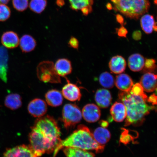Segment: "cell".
Wrapping results in <instances>:
<instances>
[{
  "label": "cell",
  "instance_id": "1",
  "mask_svg": "<svg viewBox=\"0 0 157 157\" xmlns=\"http://www.w3.org/2000/svg\"><path fill=\"white\" fill-rule=\"evenodd\" d=\"M60 135L59 127L53 118L48 115L39 118L29 133V146L39 156L50 154L62 140Z\"/></svg>",
  "mask_w": 157,
  "mask_h": 157
},
{
  "label": "cell",
  "instance_id": "2",
  "mask_svg": "<svg viewBox=\"0 0 157 157\" xmlns=\"http://www.w3.org/2000/svg\"><path fill=\"white\" fill-rule=\"evenodd\" d=\"M120 100L126 108L127 116L125 126H137L142 125L145 117L155 109V107L147 104L148 97L146 95H137L130 91L121 92L118 95Z\"/></svg>",
  "mask_w": 157,
  "mask_h": 157
},
{
  "label": "cell",
  "instance_id": "3",
  "mask_svg": "<svg viewBox=\"0 0 157 157\" xmlns=\"http://www.w3.org/2000/svg\"><path fill=\"white\" fill-rule=\"evenodd\" d=\"M72 147L85 150H95L97 153L102 152L105 146L98 143L94 139L93 134L88 128L80 125L77 129L67 138L61 140L54 151L53 157H56L61 149Z\"/></svg>",
  "mask_w": 157,
  "mask_h": 157
},
{
  "label": "cell",
  "instance_id": "4",
  "mask_svg": "<svg viewBox=\"0 0 157 157\" xmlns=\"http://www.w3.org/2000/svg\"><path fill=\"white\" fill-rule=\"evenodd\" d=\"M114 9L131 19H138L148 11L149 0H111Z\"/></svg>",
  "mask_w": 157,
  "mask_h": 157
},
{
  "label": "cell",
  "instance_id": "5",
  "mask_svg": "<svg viewBox=\"0 0 157 157\" xmlns=\"http://www.w3.org/2000/svg\"><path fill=\"white\" fill-rule=\"evenodd\" d=\"M36 72L39 79L44 83H61L60 76L56 73L52 62L44 61L40 62L37 67Z\"/></svg>",
  "mask_w": 157,
  "mask_h": 157
},
{
  "label": "cell",
  "instance_id": "6",
  "mask_svg": "<svg viewBox=\"0 0 157 157\" xmlns=\"http://www.w3.org/2000/svg\"><path fill=\"white\" fill-rule=\"evenodd\" d=\"M81 111L77 105L72 104H66L62 111V121L67 129L72 128L81 121Z\"/></svg>",
  "mask_w": 157,
  "mask_h": 157
},
{
  "label": "cell",
  "instance_id": "7",
  "mask_svg": "<svg viewBox=\"0 0 157 157\" xmlns=\"http://www.w3.org/2000/svg\"><path fill=\"white\" fill-rule=\"evenodd\" d=\"M3 157H40L30 146L22 145L10 148L4 154Z\"/></svg>",
  "mask_w": 157,
  "mask_h": 157
},
{
  "label": "cell",
  "instance_id": "8",
  "mask_svg": "<svg viewBox=\"0 0 157 157\" xmlns=\"http://www.w3.org/2000/svg\"><path fill=\"white\" fill-rule=\"evenodd\" d=\"M28 110L33 117L40 118L46 114L48 110V107L44 100L36 98L32 100L29 103Z\"/></svg>",
  "mask_w": 157,
  "mask_h": 157
},
{
  "label": "cell",
  "instance_id": "9",
  "mask_svg": "<svg viewBox=\"0 0 157 157\" xmlns=\"http://www.w3.org/2000/svg\"><path fill=\"white\" fill-rule=\"evenodd\" d=\"M67 83L62 90L63 96L70 101H79L82 97L80 88L75 84L72 83L67 79Z\"/></svg>",
  "mask_w": 157,
  "mask_h": 157
},
{
  "label": "cell",
  "instance_id": "10",
  "mask_svg": "<svg viewBox=\"0 0 157 157\" xmlns=\"http://www.w3.org/2000/svg\"><path fill=\"white\" fill-rule=\"evenodd\" d=\"M82 117L88 123H94L99 120L101 115V110L97 105L89 104L84 106L82 112Z\"/></svg>",
  "mask_w": 157,
  "mask_h": 157
},
{
  "label": "cell",
  "instance_id": "11",
  "mask_svg": "<svg viewBox=\"0 0 157 157\" xmlns=\"http://www.w3.org/2000/svg\"><path fill=\"white\" fill-rule=\"evenodd\" d=\"M156 75L152 72H147L141 77L140 83L144 91L151 93L156 90Z\"/></svg>",
  "mask_w": 157,
  "mask_h": 157
},
{
  "label": "cell",
  "instance_id": "12",
  "mask_svg": "<svg viewBox=\"0 0 157 157\" xmlns=\"http://www.w3.org/2000/svg\"><path fill=\"white\" fill-rule=\"evenodd\" d=\"M115 84L121 91L128 92L131 91L133 82L132 78L128 75L121 73L116 77Z\"/></svg>",
  "mask_w": 157,
  "mask_h": 157
},
{
  "label": "cell",
  "instance_id": "13",
  "mask_svg": "<svg viewBox=\"0 0 157 157\" xmlns=\"http://www.w3.org/2000/svg\"><path fill=\"white\" fill-rule=\"evenodd\" d=\"M95 99L98 105L102 108L109 107L112 100L110 92L103 88L97 90L95 94Z\"/></svg>",
  "mask_w": 157,
  "mask_h": 157
},
{
  "label": "cell",
  "instance_id": "14",
  "mask_svg": "<svg viewBox=\"0 0 157 157\" xmlns=\"http://www.w3.org/2000/svg\"><path fill=\"white\" fill-rule=\"evenodd\" d=\"M1 42L6 48L9 49L16 48L19 43L18 35L12 31H7L2 35Z\"/></svg>",
  "mask_w": 157,
  "mask_h": 157
},
{
  "label": "cell",
  "instance_id": "15",
  "mask_svg": "<svg viewBox=\"0 0 157 157\" xmlns=\"http://www.w3.org/2000/svg\"><path fill=\"white\" fill-rule=\"evenodd\" d=\"M110 113L113 119L116 122H122L126 118V108L122 103L116 102L112 106Z\"/></svg>",
  "mask_w": 157,
  "mask_h": 157
},
{
  "label": "cell",
  "instance_id": "16",
  "mask_svg": "<svg viewBox=\"0 0 157 157\" xmlns=\"http://www.w3.org/2000/svg\"><path fill=\"white\" fill-rule=\"evenodd\" d=\"M126 62L124 58L120 56H114L109 63L110 70L113 73L121 74L124 71L126 67Z\"/></svg>",
  "mask_w": 157,
  "mask_h": 157
},
{
  "label": "cell",
  "instance_id": "17",
  "mask_svg": "<svg viewBox=\"0 0 157 157\" xmlns=\"http://www.w3.org/2000/svg\"><path fill=\"white\" fill-rule=\"evenodd\" d=\"M9 55L4 47L0 46V78L6 83L7 81L8 62Z\"/></svg>",
  "mask_w": 157,
  "mask_h": 157
},
{
  "label": "cell",
  "instance_id": "18",
  "mask_svg": "<svg viewBox=\"0 0 157 157\" xmlns=\"http://www.w3.org/2000/svg\"><path fill=\"white\" fill-rule=\"evenodd\" d=\"M56 73L59 76L65 77L72 71V66L70 61L66 58L59 59L54 65Z\"/></svg>",
  "mask_w": 157,
  "mask_h": 157
},
{
  "label": "cell",
  "instance_id": "19",
  "mask_svg": "<svg viewBox=\"0 0 157 157\" xmlns=\"http://www.w3.org/2000/svg\"><path fill=\"white\" fill-rule=\"evenodd\" d=\"M145 59L142 55L133 54L128 59V66L129 69L133 72H139L144 68Z\"/></svg>",
  "mask_w": 157,
  "mask_h": 157
},
{
  "label": "cell",
  "instance_id": "20",
  "mask_svg": "<svg viewBox=\"0 0 157 157\" xmlns=\"http://www.w3.org/2000/svg\"><path fill=\"white\" fill-rule=\"evenodd\" d=\"M45 98L47 103L53 107L59 106L62 105L63 101L62 93L56 89L50 90L47 92Z\"/></svg>",
  "mask_w": 157,
  "mask_h": 157
},
{
  "label": "cell",
  "instance_id": "21",
  "mask_svg": "<svg viewBox=\"0 0 157 157\" xmlns=\"http://www.w3.org/2000/svg\"><path fill=\"white\" fill-rule=\"evenodd\" d=\"M93 136L94 139L98 144L105 146L111 138V133L105 127H98L94 131Z\"/></svg>",
  "mask_w": 157,
  "mask_h": 157
},
{
  "label": "cell",
  "instance_id": "22",
  "mask_svg": "<svg viewBox=\"0 0 157 157\" xmlns=\"http://www.w3.org/2000/svg\"><path fill=\"white\" fill-rule=\"evenodd\" d=\"M19 44L23 52L28 53L34 50L36 46V42L30 35H25L21 37Z\"/></svg>",
  "mask_w": 157,
  "mask_h": 157
},
{
  "label": "cell",
  "instance_id": "23",
  "mask_svg": "<svg viewBox=\"0 0 157 157\" xmlns=\"http://www.w3.org/2000/svg\"><path fill=\"white\" fill-rule=\"evenodd\" d=\"M5 105L9 109L14 110L18 109L22 105L21 96L17 94H11L6 97Z\"/></svg>",
  "mask_w": 157,
  "mask_h": 157
},
{
  "label": "cell",
  "instance_id": "24",
  "mask_svg": "<svg viewBox=\"0 0 157 157\" xmlns=\"http://www.w3.org/2000/svg\"><path fill=\"white\" fill-rule=\"evenodd\" d=\"M63 148L66 157H95L93 153L87 150L72 147H65Z\"/></svg>",
  "mask_w": 157,
  "mask_h": 157
},
{
  "label": "cell",
  "instance_id": "25",
  "mask_svg": "<svg viewBox=\"0 0 157 157\" xmlns=\"http://www.w3.org/2000/svg\"><path fill=\"white\" fill-rule=\"evenodd\" d=\"M156 23L153 16L149 14L143 15L140 19L141 27L147 34H150L152 33Z\"/></svg>",
  "mask_w": 157,
  "mask_h": 157
},
{
  "label": "cell",
  "instance_id": "26",
  "mask_svg": "<svg viewBox=\"0 0 157 157\" xmlns=\"http://www.w3.org/2000/svg\"><path fill=\"white\" fill-rule=\"evenodd\" d=\"M93 0H69L70 7L74 10L78 11L87 8L92 11Z\"/></svg>",
  "mask_w": 157,
  "mask_h": 157
},
{
  "label": "cell",
  "instance_id": "27",
  "mask_svg": "<svg viewBox=\"0 0 157 157\" xmlns=\"http://www.w3.org/2000/svg\"><path fill=\"white\" fill-rule=\"evenodd\" d=\"M115 78L113 75L107 72L101 74L99 77V82L102 87L106 88H111L115 85Z\"/></svg>",
  "mask_w": 157,
  "mask_h": 157
},
{
  "label": "cell",
  "instance_id": "28",
  "mask_svg": "<svg viewBox=\"0 0 157 157\" xmlns=\"http://www.w3.org/2000/svg\"><path fill=\"white\" fill-rule=\"evenodd\" d=\"M47 4V0H31L29 7L34 13L40 14L44 10Z\"/></svg>",
  "mask_w": 157,
  "mask_h": 157
},
{
  "label": "cell",
  "instance_id": "29",
  "mask_svg": "<svg viewBox=\"0 0 157 157\" xmlns=\"http://www.w3.org/2000/svg\"><path fill=\"white\" fill-rule=\"evenodd\" d=\"M13 7L19 12L24 11L29 6L28 0H12Z\"/></svg>",
  "mask_w": 157,
  "mask_h": 157
},
{
  "label": "cell",
  "instance_id": "30",
  "mask_svg": "<svg viewBox=\"0 0 157 157\" xmlns=\"http://www.w3.org/2000/svg\"><path fill=\"white\" fill-rule=\"evenodd\" d=\"M156 61L154 59H146L145 61L144 66L143 68V72H154L156 68Z\"/></svg>",
  "mask_w": 157,
  "mask_h": 157
},
{
  "label": "cell",
  "instance_id": "31",
  "mask_svg": "<svg viewBox=\"0 0 157 157\" xmlns=\"http://www.w3.org/2000/svg\"><path fill=\"white\" fill-rule=\"evenodd\" d=\"M11 14V10L8 6L6 5L0 4V21H7Z\"/></svg>",
  "mask_w": 157,
  "mask_h": 157
},
{
  "label": "cell",
  "instance_id": "32",
  "mask_svg": "<svg viewBox=\"0 0 157 157\" xmlns=\"http://www.w3.org/2000/svg\"><path fill=\"white\" fill-rule=\"evenodd\" d=\"M130 92L132 94L137 95H146L144 93V90L140 83L133 84Z\"/></svg>",
  "mask_w": 157,
  "mask_h": 157
},
{
  "label": "cell",
  "instance_id": "33",
  "mask_svg": "<svg viewBox=\"0 0 157 157\" xmlns=\"http://www.w3.org/2000/svg\"><path fill=\"white\" fill-rule=\"evenodd\" d=\"M68 44L71 48L74 49H78L79 47V42L77 39L75 37L72 36L71 37Z\"/></svg>",
  "mask_w": 157,
  "mask_h": 157
},
{
  "label": "cell",
  "instance_id": "34",
  "mask_svg": "<svg viewBox=\"0 0 157 157\" xmlns=\"http://www.w3.org/2000/svg\"><path fill=\"white\" fill-rule=\"evenodd\" d=\"M117 35L121 37L126 38L128 34V31L126 28L123 26H121L120 28L117 29Z\"/></svg>",
  "mask_w": 157,
  "mask_h": 157
},
{
  "label": "cell",
  "instance_id": "35",
  "mask_svg": "<svg viewBox=\"0 0 157 157\" xmlns=\"http://www.w3.org/2000/svg\"><path fill=\"white\" fill-rule=\"evenodd\" d=\"M142 36V33L139 31H135L132 34V38L135 40L138 41L140 40Z\"/></svg>",
  "mask_w": 157,
  "mask_h": 157
},
{
  "label": "cell",
  "instance_id": "36",
  "mask_svg": "<svg viewBox=\"0 0 157 157\" xmlns=\"http://www.w3.org/2000/svg\"><path fill=\"white\" fill-rule=\"evenodd\" d=\"M148 102L151 103L153 105L157 104V97L155 94H153L147 99Z\"/></svg>",
  "mask_w": 157,
  "mask_h": 157
},
{
  "label": "cell",
  "instance_id": "37",
  "mask_svg": "<svg viewBox=\"0 0 157 157\" xmlns=\"http://www.w3.org/2000/svg\"><path fill=\"white\" fill-rule=\"evenodd\" d=\"M117 20L118 22L121 25H123L124 24V19L123 18L122 16L117 14L116 16Z\"/></svg>",
  "mask_w": 157,
  "mask_h": 157
},
{
  "label": "cell",
  "instance_id": "38",
  "mask_svg": "<svg viewBox=\"0 0 157 157\" xmlns=\"http://www.w3.org/2000/svg\"><path fill=\"white\" fill-rule=\"evenodd\" d=\"M56 4L59 6H63L64 4V0H57L56 1Z\"/></svg>",
  "mask_w": 157,
  "mask_h": 157
},
{
  "label": "cell",
  "instance_id": "39",
  "mask_svg": "<svg viewBox=\"0 0 157 157\" xmlns=\"http://www.w3.org/2000/svg\"><path fill=\"white\" fill-rule=\"evenodd\" d=\"M10 0H0V4L6 5Z\"/></svg>",
  "mask_w": 157,
  "mask_h": 157
},
{
  "label": "cell",
  "instance_id": "40",
  "mask_svg": "<svg viewBox=\"0 0 157 157\" xmlns=\"http://www.w3.org/2000/svg\"><path fill=\"white\" fill-rule=\"evenodd\" d=\"M106 7H107V8L109 10H111L113 9L112 6L110 3H107V5L106 6Z\"/></svg>",
  "mask_w": 157,
  "mask_h": 157
}]
</instances>
